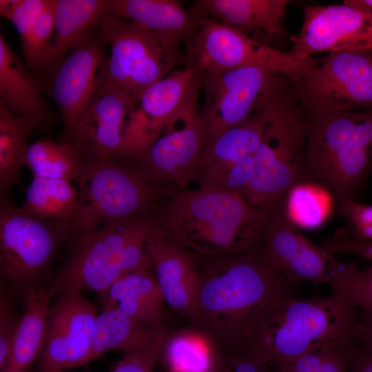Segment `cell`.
I'll return each mask as SVG.
<instances>
[{
  "label": "cell",
  "instance_id": "1",
  "mask_svg": "<svg viewBox=\"0 0 372 372\" xmlns=\"http://www.w3.org/2000/svg\"><path fill=\"white\" fill-rule=\"evenodd\" d=\"M295 296L296 287L258 247L207 258L188 318L211 339L225 363L249 355L267 318Z\"/></svg>",
  "mask_w": 372,
  "mask_h": 372
},
{
  "label": "cell",
  "instance_id": "2",
  "mask_svg": "<svg viewBox=\"0 0 372 372\" xmlns=\"http://www.w3.org/2000/svg\"><path fill=\"white\" fill-rule=\"evenodd\" d=\"M270 212L253 207L240 194L198 188L175 194L157 211L154 223L189 252L213 258L259 247Z\"/></svg>",
  "mask_w": 372,
  "mask_h": 372
},
{
  "label": "cell",
  "instance_id": "3",
  "mask_svg": "<svg viewBox=\"0 0 372 372\" xmlns=\"http://www.w3.org/2000/svg\"><path fill=\"white\" fill-rule=\"evenodd\" d=\"M359 335L356 307L342 296H295L267 318L249 355L275 366L322 349L348 348Z\"/></svg>",
  "mask_w": 372,
  "mask_h": 372
},
{
  "label": "cell",
  "instance_id": "4",
  "mask_svg": "<svg viewBox=\"0 0 372 372\" xmlns=\"http://www.w3.org/2000/svg\"><path fill=\"white\" fill-rule=\"evenodd\" d=\"M307 116L306 181L353 199L372 170V109Z\"/></svg>",
  "mask_w": 372,
  "mask_h": 372
},
{
  "label": "cell",
  "instance_id": "5",
  "mask_svg": "<svg viewBox=\"0 0 372 372\" xmlns=\"http://www.w3.org/2000/svg\"><path fill=\"white\" fill-rule=\"evenodd\" d=\"M153 225V218L137 219L74 234L69 257L45 285L50 298L83 290L104 295L121 276L147 261L145 242Z\"/></svg>",
  "mask_w": 372,
  "mask_h": 372
},
{
  "label": "cell",
  "instance_id": "6",
  "mask_svg": "<svg viewBox=\"0 0 372 372\" xmlns=\"http://www.w3.org/2000/svg\"><path fill=\"white\" fill-rule=\"evenodd\" d=\"M285 89L262 104L264 131L244 198L270 212L297 184L306 181L308 118Z\"/></svg>",
  "mask_w": 372,
  "mask_h": 372
},
{
  "label": "cell",
  "instance_id": "7",
  "mask_svg": "<svg viewBox=\"0 0 372 372\" xmlns=\"http://www.w3.org/2000/svg\"><path fill=\"white\" fill-rule=\"evenodd\" d=\"M99 28L110 47V55L99 69L98 83L118 89L136 102L173 68L186 65L187 56L180 44L169 43L107 10Z\"/></svg>",
  "mask_w": 372,
  "mask_h": 372
},
{
  "label": "cell",
  "instance_id": "8",
  "mask_svg": "<svg viewBox=\"0 0 372 372\" xmlns=\"http://www.w3.org/2000/svg\"><path fill=\"white\" fill-rule=\"evenodd\" d=\"M73 229L45 220L0 199V270L14 296L44 285L60 246L68 242Z\"/></svg>",
  "mask_w": 372,
  "mask_h": 372
},
{
  "label": "cell",
  "instance_id": "9",
  "mask_svg": "<svg viewBox=\"0 0 372 372\" xmlns=\"http://www.w3.org/2000/svg\"><path fill=\"white\" fill-rule=\"evenodd\" d=\"M79 186V231L100 224L154 218L158 211L161 189L132 165H119L107 157L88 159Z\"/></svg>",
  "mask_w": 372,
  "mask_h": 372
},
{
  "label": "cell",
  "instance_id": "10",
  "mask_svg": "<svg viewBox=\"0 0 372 372\" xmlns=\"http://www.w3.org/2000/svg\"><path fill=\"white\" fill-rule=\"evenodd\" d=\"M192 11L196 16V25L192 34L183 44L186 65L203 74L258 68L293 82L302 78L316 62L317 58L313 57L298 59L288 52L262 44L211 18Z\"/></svg>",
  "mask_w": 372,
  "mask_h": 372
},
{
  "label": "cell",
  "instance_id": "11",
  "mask_svg": "<svg viewBox=\"0 0 372 372\" xmlns=\"http://www.w3.org/2000/svg\"><path fill=\"white\" fill-rule=\"evenodd\" d=\"M306 115L372 109V50L333 52L292 82Z\"/></svg>",
  "mask_w": 372,
  "mask_h": 372
},
{
  "label": "cell",
  "instance_id": "12",
  "mask_svg": "<svg viewBox=\"0 0 372 372\" xmlns=\"http://www.w3.org/2000/svg\"><path fill=\"white\" fill-rule=\"evenodd\" d=\"M285 79L258 68L203 74L205 99L199 116L205 147L245 121L267 99L285 90Z\"/></svg>",
  "mask_w": 372,
  "mask_h": 372
},
{
  "label": "cell",
  "instance_id": "13",
  "mask_svg": "<svg viewBox=\"0 0 372 372\" xmlns=\"http://www.w3.org/2000/svg\"><path fill=\"white\" fill-rule=\"evenodd\" d=\"M286 196L270 212L260 248L287 280L296 287L303 282L333 287L358 268L356 263H343L322 246L307 239L290 218Z\"/></svg>",
  "mask_w": 372,
  "mask_h": 372
},
{
  "label": "cell",
  "instance_id": "14",
  "mask_svg": "<svg viewBox=\"0 0 372 372\" xmlns=\"http://www.w3.org/2000/svg\"><path fill=\"white\" fill-rule=\"evenodd\" d=\"M288 52L305 60L320 52L372 50V10L362 0L342 4L306 6L300 32L291 35Z\"/></svg>",
  "mask_w": 372,
  "mask_h": 372
},
{
  "label": "cell",
  "instance_id": "15",
  "mask_svg": "<svg viewBox=\"0 0 372 372\" xmlns=\"http://www.w3.org/2000/svg\"><path fill=\"white\" fill-rule=\"evenodd\" d=\"M198 105L170 121L150 147L132 164L152 184L178 188L194 180L205 147V134Z\"/></svg>",
  "mask_w": 372,
  "mask_h": 372
},
{
  "label": "cell",
  "instance_id": "16",
  "mask_svg": "<svg viewBox=\"0 0 372 372\" xmlns=\"http://www.w3.org/2000/svg\"><path fill=\"white\" fill-rule=\"evenodd\" d=\"M96 307L81 292L63 293L50 306L44 344L34 372H64L87 364Z\"/></svg>",
  "mask_w": 372,
  "mask_h": 372
},
{
  "label": "cell",
  "instance_id": "17",
  "mask_svg": "<svg viewBox=\"0 0 372 372\" xmlns=\"http://www.w3.org/2000/svg\"><path fill=\"white\" fill-rule=\"evenodd\" d=\"M105 46L98 23L77 42L50 75L49 92L61 112L62 137L73 130L96 90L99 69L107 58Z\"/></svg>",
  "mask_w": 372,
  "mask_h": 372
},
{
  "label": "cell",
  "instance_id": "18",
  "mask_svg": "<svg viewBox=\"0 0 372 372\" xmlns=\"http://www.w3.org/2000/svg\"><path fill=\"white\" fill-rule=\"evenodd\" d=\"M137 103L118 89L98 83L86 110L61 142L71 144L86 160L114 158L128 114Z\"/></svg>",
  "mask_w": 372,
  "mask_h": 372
},
{
  "label": "cell",
  "instance_id": "19",
  "mask_svg": "<svg viewBox=\"0 0 372 372\" xmlns=\"http://www.w3.org/2000/svg\"><path fill=\"white\" fill-rule=\"evenodd\" d=\"M145 249L166 304L188 317L199 274L190 252L167 238L154 223L146 236Z\"/></svg>",
  "mask_w": 372,
  "mask_h": 372
},
{
  "label": "cell",
  "instance_id": "20",
  "mask_svg": "<svg viewBox=\"0 0 372 372\" xmlns=\"http://www.w3.org/2000/svg\"><path fill=\"white\" fill-rule=\"evenodd\" d=\"M263 131L261 104L245 121L209 143L202 152L195 174L199 188L225 192L238 164L256 152Z\"/></svg>",
  "mask_w": 372,
  "mask_h": 372
},
{
  "label": "cell",
  "instance_id": "21",
  "mask_svg": "<svg viewBox=\"0 0 372 372\" xmlns=\"http://www.w3.org/2000/svg\"><path fill=\"white\" fill-rule=\"evenodd\" d=\"M101 298L103 309L116 307L136 323L152 329L165 327L167 304L149 258L118 278Z\"/></svg>",
  "mask_w": 372,
  "mask_h": 372
},
{
  "label": "cell",
  "instance_id": "22",
  "mask_svg": "<svg viewBox=\"0 0 372 372\" xmlns=\"http://www.w3.org/2000/svg\"><path fill=\"white\" fill-rule=\"evenodd\" d=\"M0 102L16 116L32 123L37 130H46L52 124V111L38 81L1 33Z\"/></svg>",
  "mask_w": 372,
  "mask_h": 372
},
{
  "label": "cell",
  "instance_id": "23",
  "mask_svg": "<svg viewBox=\"0 0 372 372\" xmlns=\"http://www.w3.org/2000/svg\"><path fill=\"white\" fill-rule=\"evenodd\" d=\"M203 73L185 65L149 87L141 96L136 107L150 130L158 136L173 119L198 105Z\"/></svg>",
  "mask_w": 372,
  "mask_h": 372
},
{
  "label": "cell",
  "instance_id": "24",
  "mask_svg": "<svg viewBox=\"0 0 372 372\" xmlns=\"http://www.w3.org/2000/svg\"><path fill=\"white\" fill-rule=\"evenodd\" d=\"M289 0H197L190 8L245 34L262 30L271 36L287 35L282 23Z\"/></svg>",
  "mask_w": 372,
  "mask_h": 372
},
{
  "label": "cell",
  "instance_id": "25",
  "mask_svg": "<svg viewBox=\"0 0 372 372\" xmlns=\"http://www.w3.org/2000/svg\"><path fill=\"white\" fill-rule=\"evenodd\" d=\"M107 11L174 44H184L196 25L192 11L174 0H108Z\"/></svg>",
  "mask_w": 372,
  "mask_h": 372
},
{
  "label": "cell",
  "instance_id": "26",
  "mask_svg": "<svg viewBox=\"0 0 372 372\" xmlns=\"http://www.w3.org/2000/svg\"><path fill=\"white\" fill-rule=\"evenodd\" d=\"M50 296L45 285L28 289L24 311L10 353L1 372H30L44 344Z\"/></svg>",
  "mask_w": 372,
  "mask_h": 372
},
{
  "label": "cell",
  "instance_id": "27",
  "mask_svg": "<svg viewBox=\"0 0 372 372\" xmlns=\"http://www.w3.org/2000/svg\"><path fill=\"white\" fill-rule=\"evenodd\" d=\"M167 332L166 327L154 330L141 325L116 307L103 309L96 320L87 363L110 351L149 349L163 342Z\"/></svg>",
  "mask_w": 372,
  "mask_h": 372
},
{
  "label": "cell",
  "instance_id": "28",
  "mask_svg": "<svg viewBox=\"0 0 372 372\" xmlns=\"http://www.w3.org/2000/svg\"><path fill=\"white\" fill-rule=\"evenodd\" d=\"M159 358L170 372H217L224 363L211 339L193 325L168 331Z\"/></svg>",
  "mask_w": 372,
  "mask_h": 372
},
{
  "label": "cell",
  "instance_id": "29",
  "mask_svg": "<svg viewBox=\"0 0 372 372\" xmlns=\"http://www.w3.org/2000/svg\"><path fill=\"white\" fill-rule=\"evenodd\" d=\"M21 208L39 218L67 225L74 234L79 230L81 205L68 180L33 177Z\"/></svg>",
  "mask_w": 372,
  "mask_h": 372
},
{
  "label": "cell",
  "instance_id": "30",
  "mask_svg": "<svg viewBox=\"0 0 372 372\" xmlns=\"http://www.w3.org/2000/svg\"><path fill=\"white\" fill-rule=\"evenodd\" d=\"M107 6L108 0H55L52 72L77 42L99 23Z\"/></svg>",
  "mask_w": 372,
  "mask_h": 372
},
{
  "label": "cell",
  "instance_id": "31",
  "mask_svg": "<svg viewBox=\"0 0 372 372\" xmlns=\"http://www.w3.org/2000/svg\"><path fill=\"white\" fill-rule=\"evenodd\" d=\"M36 130L0 102V199L10 198V189L20 180L28 139Z\"/></svg>",
  "mask_w": 372,
  "mask_h": 372
},
{
  "label": "cell",
  "instance_id": "32",
  "mask_svg": "<svg viewBox=\"0 0 372 372\" xmlns=\"http://www.w3.org/2000/svg\"><path fill=\"white\" fill-rule=\"evenodd\" d=\"M87 160L77 149L65 142L40 140L29 145L24 166L33 177L61 178L79 184L83 178Z\"/></svg>",
  "mask_w": 372,
  "mask_h": 372
},
{
  "label": "cell",
  "instance_id": "33",
  "mask_svg": "<svg viewBox=\"0 0 372 372\" xmlns=\"http://www.w3.org/2000/svg\"><path fill=\"white\" fill-rule=\"evenodd\" d=\"M331 195L318 184L310 181L301 182L286 196L287 213L298 227H318L331 211Z\"/></svg>",
  "mask_w": 372,
  "mask_h": 372
},
{
  "label": "cell",
  "instance_id": "34",
  "mask_svg": "<svg viewBox=\"0 0 372 372\" xmlns=\"http://www.w3.org/2000/svg\"><path fill=\"white\" fill-rule=\"evenodd\" d=\"M54 3L51 0L33 29L21 39L24 62L35 76L51 75L53 70Z\"/></svg>",
  "mask_w": 372,
  "mask_h": 372
},
{
  "label": "cell",
  "instance_id": "35",
  "mask_svg": "<svg viewBox=\"0 0 372 372\" xmlns=\"http://www.w3.org/2000/svg\"><path fill=\"white\" fill-rule=\"evenodd\" d=\"M348 348L322 349L275 367L279 372H348Z\"/></svg>",
  "mask_w": 372,
  "mask_h": 372
},
{
  "label": "cell",
  "instance_id": "36",
  "mask_svg": "<svg viewBox=\"0 0 372 372\" xmlns=\"http://www.w3.org/2000/svg\"><path fill=\"white\" fill-rule=\"evenodd\" d=\"M338 211L348 227L337 233L355 241H372V205L345 198L338 201Z\"/></svg>",
  "mask_w": 372,
  "mask_h": 372
},
{
  "label": "cell",
  "instance_id": "37",
  "mask_svg": "<svg viewBox=\"0 0 372 372\" xmlns=\"http://www.w3.org/2000/svg\"><path fill=\"white\" fill-rule=\"evenodd\" d=\"M6 282L1 280L0 292V372L10 355L12 344L19 329L22 315L17 311L14 295Z\"/></svg>",
  "mask_w": 372,
  "mask_h": 372
},
{
  "label": "cell",
  "instance_id": "38",
  "mask_svg": "<svg viewBox=\"0 0 372 372\" xmlns=\"http://www.w3.org/2000/svg\"><path fill=\"white\" fill-rule=\"evenodd\" d=\"M331 289L333 293L342 296L356 308L372 311V265L358 269Z\"/></svg>",
  "mask_w": 372,
  "mask_h": 372
},
{
  "label": "cell",
  "instance_id": "39",
  "mask_svg": "<svg viewBox=\"0 0 372 372\" xmlns=\"http://www.w3.org/2000/svg\"><path fill=\"white\" fill-rule=\"evenodd\" d=\"M50 2L51 0H12V8L5 19L13 24L22 39L33 29Z\"/></svg>",
  "mask_w": 372,
  "mask_h": 372
},
{
  "label": "cell",
  "instance_id": "40",
  "mask_svg": "<svg viewBox=\"0 0 372 372\" xmlns=\"http://www.w3.org/2000/svg\"><path fill=\"white\" fill-rule=\"evenodd\" d=\"M163 343L145 350L125 353L111 372H154Z\"/></svg>",
  "mask_w": 372,
  "mask_h": 372
},
{
  "label": "cell",
  "instance_id": "41",
  "mask_svg": "<svg viewBox=\"0 0 372 372\" xmlns=\"http://www.w3.org/2000/svg\"><path fill=\"white\" fill-rule=\"evenodd\" d=\"M321 246L332 255L354 254L372 261V241H355L336 232L333 237L325 239Z\"/></svg>",
  "mask_w": 372,
  "mask_h": 372
},
{
  "label": "cell",
  "instance_id": "42",
  "mask_svg": "<svg viewBox=\"0 0 372 372\" xmlns=\"http://www.w3.org/2000/svg\"><path fill=\"white\" fill-rule=\"evenodd\" d=\"M258 358L249 355L225 362L217 372H279Z\"/></svg>",
  "mask_w": 372,
  "mask_h": 372
},
{
  "label": "cell",
  "instance_id": "43",
  "mask_svg": "<svg viewBox=\"0 0 372 372\" xmlns=\"http://www.w3.org/2000/svg\"><path fill=\"white\" fill-rule=\"evenodd\" d=\"M349 372H372V352L356 343L347 350Z\"/></svg>",
  "mask_w": 372,
  "mask_h": 372
},
{
  "label": "cell",
  "instance_id": "44",
  "mask_svg": "<svg viewBox=\"0 0 372 372\" xmlns=\"http://www.w3.org/2000/svg\"><path fill=\"white\" fill-rule=\"evenodd\" d=\"M360 320V346L372 352V311H364Z\"/></svg>",
  "mask_w": 372,
  "mask_h": 372
},
{
  "label": "cell",
  "instance_id": "45",
  "mask_svg": "<svg viewBox=\"0 0 372 372\" xmlns=\"http://www.w3.org/2000/svg\"><path fill=\"white\" fill-rule=\"evenodd\" d=\"M362 2L372 10V0H362Z\"/></svg>",
  "mask_w": 372,
  "mask_h": 372
}]
</instances>
